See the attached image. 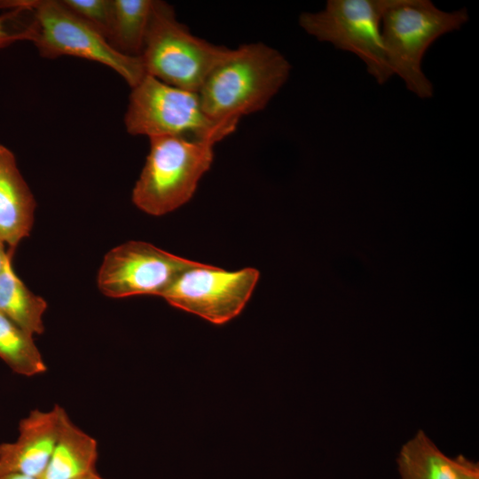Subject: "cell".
Segmentation results:
<instances>
[{
  "instance_id": "277c9868",
  "label": "cell",
  "mask_w": 479,
  "mask_h": 479,
  "mask_svg": "<svg viewBox=\"0 0 479 479\" xmlns=\"http://www.w3.org/2000/svg\"><path fill=\"white\" fill-rule=\"evenodd\" d=\"M215 139L177 136L150 137V151L132 191V201L151 216L185 204L214 159Z\"/></svg>"
},
{
  "instance_id": "5bb4252c",
  "label": "cell",
  "mask_w": 479,
  "mask_h": 479,
  "mask_svg": "<svg viewBox=\"0 0 479 479\" xmlns=\"http://www.w3.org/2000/svg\"><path fill=\"white\" fill-rule=\"evenodd\" d=\"M13 252L9 248L0 272V312L32 336L41 334L47 302L33 294L16 275L12 263Z\"/></svg>"
},
{
  "instance_id": "52a82bcc",
  "label": "cell",
  "mask_w": 479,
  "mask_h": 479,
  "mask_svg": "<svg viewBox=\"0 0 479 479\" xmlns=\"http://www.w3.org/2000/svg\"><path fill=\"white\" fill-rule=\"evenodd\" d=\"M394 0H328L321 11L302 12L299 26L320 42L349 51L365 64L379 84L392 76L381 33V21Z\"/></svg>"
},
{
  "instance_id": "44dd1931",
  "label": "cell",
  "mask_w": 479,
  "mask_h": 479,
  "mask_svg": "<svg viewBox=\"0 0 479 479\" xmlns=\"http://www.w3.org/2000/svg\"><path fill=\"white\" fill-rule=\"evenodd\" d=\"M0 479H36L31 476L20 475V474H8L0 476Z\"/></svg>"
},
{
  "instance_id": "4fadbf2b",
  "label": "cell",
  "mask_w": 479,
  "mask_h": 479,
  "mask_svg": "<svg viewBox=\"0 0 479 479\" xmlns=\"http://www.w3.org/2000/svg\"><path fill=\"white\" fill-rule=\"evenodd\" d=\"M397 463L401 479H461L459 455H445L422 429L403 444Z\"/></svg>"
},
{
  "instance_id": "3957f363",
  "label": "cell",
  "mask_w": 479,
  "mask_h": 479,
  "mask_svg": "<svg viewBox=\"0 0 479 479\" xmlns=\"http://www.w3.org/2000/svg\"><path fill=\"white\" fill-rule=\"evenodd\" d=\"M468 20L466 8L447 12L429 0H394L381 21L392 75L418 98H432L434 85L422 70L424 55L438 38L459 30Z\"/></svg>"
},
{
  "instance_id": "ac0fdd59",
  "label": "cell",
  "mask_w": 479,
  "mask_h": 479,
  "mask_svg": "<svg viewBox=\"0 0 479 479\" xmlns=\"http://www.w3.org/2000/svg\"><path fill=\"white\" fill-rule=\"evenodd\" d=\"M10 18V12L0 17V48L5 47L15 41L20 40L18 32L8 29L7 24Z\"/></svg>"
},
{
  "instance_id": "6da1fadb",
  "label": "cell",
  "mask_w": 479,
  "mask_h": 479,
  "mask_svg": "<svg viewBox=\"0 0 479 479\" xmlns=\"http://www.w3.org/2000/svg\"><path fill=\"white\" fill-rule=\"evenodd\" d=\"M290 71L286 57L263 43L232 49L199 90L202 108L215 122L238 123L243 115L264 109Z\"/></svg>"
},
{
  "instance_id": "9a60e30c",
  "label": "cell",
  "mask_w": 479,
  "mask_h": 479,
  "mask_svg": "<svg viewBox=\"0 0 479 479\" xmlns=\"http://www.w3.org/2000/svg\"><path fill=\"white\" fill-rule=\"evenodd\" d=\"M153 0H113L112 29L108 42L118 51L140 57Z\"/></svg>"
},
{
  "instance_id": "2e32d148",
  "label": "cell",
  "mask_w": 479,
  "mask_h": 479,
  "mask_svg": "<svg viewBox=\"0 0 479 479\" xmlns=\"http://www.w3.org/2000/svg\"><path fill=\"white\" fill-rule=\"evenodd\" d=\"M0 357L21 375L35 376L47 370L33 336L1 312Z\"/></svg>"
},
{
  "instance_id": "5b68a950",
  "label": "cell",
  "mask_w": 479,
  "mask_h": 479,
  "mask_svg": "<svg viewBox=\"0 0 479 479\" xmlns=\"http://www.w3.org/2000/svg\"><path fill=\"white\" fill-rule=\"evenodd\" d=\"M232 51L193 35L177 20L170 4L153 1L140 54L146 75L171 86L198 92L209 73Z\"/></svg>"
},
{
  "instance_id": "d6986e66",
  "label": "cell",
  "mask_w": 479,
  "mask_h": 479,
  "mask_svg": "<svg viewBox=\"0 0 479 479\" xmlns=\"http://www.w3.org/2000/svg\"><path fill=\"white\" fill-rule=\"evenodd\" d=\"M460 462L461 479H479V464L459 455Z\"/></svg>"
},
{
  "instance_id": "ffe728a7",
  "label": "cell",
  "mask_w": 479,
  "mask_h": 479,
  "mask_svg": "<svg viewBox=\"0 0 479 479\" xmlns=\"http://www.w3.org/2000/svg\"><path fill=\"white\" fill-rule=\"evenodd\" d=\"M4 243L0 240V272L3 270L4 263L8 257L9 250L5 251Z\"/></svg>"
},
{
  "instance_id": "8992f818",
  "label": "cell",
  "mask_w": 479,
  "mask_h": 479,
  "mask_svg": "<svg viewBox=\"0 0 479 479\" xmlns=\"http://www.w3.org/2000/svg\"><path fill=\"white\" fill-rule=\"evenodd\" d=\"M124 124L135 136H177L218 142L232 133L238 123L213 121L204 112L198 92L145 75L131 88Z\"/></svg>"
},
{
  "instance_id": "8fae6325",
  "label": "cell",
  "mask_w": 479,
  "mask_h": 479,
  "mask_svg": "<svg viewBox=\"0 0 479 479\" xmlns=\"http://www.w3.org/2000/svg\"><path fill=\"white\" fill-rule=\"evenodd\" d=\"M34 195L23 178L12 152L0 144V240L15 250L31 232Z\"/></svg>"
},
{
  "instance_id": "7402d4cb",
  "label": "cell",
  "mask_w": 479,
  "mask_h": 479,
  "mask_svg": "<svg viewBox=\"0 0 479 479\" xmlns=\"http://www.w3.org/2000/svg\"><path fill=\"white\" fill-rule=\"evenodd\" d=\"M76 479H107L100 475L98 472L76 478Z\"/></svg>"
},
{
  "instance_id": "9c48e42d",
  "label": "cell",
  "mask_w": 479,
  "mask_h": 479,
  "mask_svg": "<svg viewBox=\"0 0 479 479\" xmlns=\"http://www.w3.org/2000/svg\"><path fill=\"white\" fill-rule=\"evenodd\" d=\"M196 263L147 242L128 241L105 255L98 287L112 298L161 296L182 272Z\"/></svg>"
},
{
  "instance_id": "ba28073f",
  "label": "cell",
  "mask_w": 479,
  "mask_h": 479,
  "mask_svg": "<svg viewBox=\"0 0 479 479\" xmlns=\"http://www.w3.org/2000/svg\"><path fill=\"white\" fill-rule=\"evenodd\" d=\"M259 276L251 267L228 271L197 262L182 272L161 297L176 308L222 325L241 312Z\"/></svg>"
},
{
  "instance_id": "30bf717a",
  "label": "cell",
  "mask_w": 479,
  "mask_h": 479,
  "mask_svg": "<svg viewBox=\"0 0 479 479\" xmlns=\"http://www.w3.org/2000/svg\"><path fill=\"white\" fill-rule=\"evenodd\" d=\"M64 409L33 410L20 422L15 442L0 444V476L20 474L40 479L52 454Z\"/></svg>"
},
{
  "instance_id": "7a4b0ae2",
  "label": "cell",
  "mask_w": 479,
  "mask_h": 479,
  "mask_svg": "<svg viewBox=\"0 0 479 479\" xmlns=\"http://www.w3.org/2000/svg\"><path fill=\"white\" fill-rule=\"evenodd\" d=\"M0 8H19L33 13L32 22L20 30V38L31 41L44 58L66 55L98 62L119 74L130 88L146 75L140 57L118 51L61 1H0Z\"/></svg>"
},
{
  "instance_id": "7c38bea8",
  "label": "cell",
  "mask_w": 479,
  "mask_h": 479,
  "mask_svg": "<svg viewBox=\"0 0 479 479\" xmlns=\"http://www.w3.org/2000/svg\"><path fill=\"white\" fill-rule=\"evenodd\" d=\"M97 440L77 427L64 410L58 438L40 479H76L97 471Z\"/></svg>"
},
{
  "instance_id": "e0dca14e",
  "label": "cell",
  "mask_w": 479,
  "mask_h": 479,
  "mask_svg": "<svg viewBox=\"0 0 479 479\" xmlns=\"http://www.w3.org/2000/svg\"><path fill=\"white\" fill-rule=\"evenodd\" d=\"M61 3L107 41L109 40L113 0H62Z\"/></svg>"
}]
</instances>
